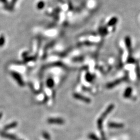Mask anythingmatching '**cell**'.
I'll list each match as a JSON object with an SVG mask.
<instances>
[{
    "instance_id": "6da1fadb",
    "label": "cell",
    "mask_w": 140,
    "mask_h": 140,
    "mask_svg": "<svg viewBox=\"0 0 140 140\" xmlns=\"http://www.w3.org/2000/svg\"><path fill=\"white\" fill-rule=\"evenodd\" d=\"M114 109V105L113 104H110L108 108H107V109H105V111L102 113V114L100 118L98 120V127L100 128H101V127H102V121L103 119L106 117V116L108 115L109 113H110L113 111V109Z\"/></svg>"
},
{
    "instance_id": "7a4b0ae2",
    "label": "cell",
    "mask_w": 140,
    "mask_h": 140,
    "mask_svg": "<svg viewBox=\"0 0 140 140\" xmlns=\"http://www.w3.org/2000/svg\"><path fill=\"white\" fill-rule=\"evenodd\" d=\"M73 97L75 98V99L80 100V101H83V102H84L86 103H90L91 102L90 99H89V98L86 97L84 96H83V95L80 94L75 93L73 94Z\"/></svg>"
},
{
    "instance_id": "3957f363",
    "label": "cell",
    "mask_w": 140,
    "mask_h": 140,
    "mask_svg": "<svg viewBox=\"0 0 140 140\" xmlns=\"http://www.w3.org/2000/svg\"><path fill=\"white\" fill-rule=\"evenodd\" d=\"M11 75L14 77V78L16 80V82L18 83V84L20 86H23L25 85L24 82H23V80L21 78V77L20 76L19 74L16 72H11Z\"/></svg>"
},
{
    "instance_id": "277c9868",
    "label": "cell",
    "mask_w": 140,
    "mask_h": 140,
    "mask_svg": "<svg viewBox=\"0 0 140 140\" xmlns=\"http://www.w3.org/2000/svg\"><path fill=\"white\" fill-rule=\"evenodd\" d=\"M47 121L49 124H62L64 123V121L63 119L61 118H49Z\"/></svg>"
},
{
    "instance_id": "5b68a950",
    "label": "cell",
    "mask_w": 140,
    "mask_h": 140,
    "mask_svg": "<svg viewBox=\"0 0 140 140\" xmlns=\"http://www.w3.org/2000/svg\"><path fill=\"white\" fill-rule=\"evenodd\" d=\"M0 135L3 137V138H7L10 140H18L17 137L14 135H11V134L7 133L4 132H1L0 133Z\"/></svg>"
},
{
    "instance_id": "8992f818",
    "label": "cell",
    "mask_w": 140,
    "mask_h": 140,
    "mask_svg": "<svg viewBox=\"0 0 140 140\" xmlns=\"http://www.w3.org/2000/svg\"><path fill=\"white\" fill-rule=\"evenodd\" d=\"M124 78H120V79H118L117 80H115L114 82L110 83L109 84H108L106 86V87L108 88H112L114 87L115 86H117V85L119 84L120 83H121L122 82L124 81Z\"/></svg>"
},
{
    "instance_id": "52a82bcc",
    "label": "cell",
    "mask_w": 140,
    "mask_h": 140,
    "mask_svg": "<svg viewBox=\"0 0 140 140\" xmlns=\"http://www.w3.org/2000/svg\"><path fill=\"white\" fill-rule=\"evenodd\" d=\"M132 92V88L131 87H127L126 89H125V90L124 92L123 96L124 98H126V99L127 98H129L131 96V95Z\"/></svg>"
},
{
    "instance_id": "ba28073f",
    "label": "cell",
    "mask_w": 140,
    "mask_h": 140,
    "mask_svg": "<svg viewBox=\"0 0 140 140\" xmlns=\"http://www.w3.org/2000/svg\"><path fill=\"white\" fill-rule=\"evenodd\" d=\"M109 126L111 128H123L124 127V124H119V123H110L109 124Z\"/></svg>"
},
{
    "instance_id": "9c48e42d",
    "label": "cell",
    "mask_w": 140,
    "mask_h": 140,
    "mask_svg": "<svg viewBox=\"0 0 140 140\" xmlns=\"http://www.w3.org/2000/svg\"><path fill=\"white\" fill-rule=\"evenodd\" d=\"M17 124H17V123H16V122H14V123H12L10 124H7V126H6L4 128V130H7L8 129H12V128H14L17 126Z\"/></svg>"
},
{
    "instance_id": "30bf717a",
    "label": "cell",
    "mask_w": 140,
    "mask_h": 140,
    "mask_svg": "<svg viewBox=\"0 0 140 140\" xmlns=\"http://www.w3.org/2000/svg\"><path fill=\"white\" fill-rule=\"evenodd\" d=\"M125 43H126V45L127 48L130 50L131 49V39L129 36H126L125 38Z\"/></svg>"
},
{
    "instance_id": "8fae6325",
    "label": "cell",
    "mask_w": 140,
    "mask_h": 140,
    "mask_svg": "<svg viewBox=\"0 0 140 140\" xmlns=\"http://www.w3.org/2000/svg\"><path fill=\"white\" fill-rule=\"evenodd\" d=\"M46 85L50 88H52L55 85V82L53 79L52 78H49L47 80Z\"/></svg>"
},
{
    "instance_id": "7c38bea8",
    "label": "cell",
    "mask_w": 140,
    "mask_h": 140,
    "mask_svg": "<svg viewBox=\"0 0 140 140\" xmlns=\"http://www.w3.org/2000/svg\"><path fill=\"white\" fill-rule=\"evenodd\" d=\"M85 79H86V81H87V82H89V83H91V82H92V81H93V80L94 79V76L92 75L91 74L88 72L87 74H86Z\"/></svg>"
},
{
    "instance_id": "4fadbf2b",
    "label": "cell",
    "mask_w": 140,
    "mask_h": 140,
    "mask_svg": "<svg viewBox=\"0 0 140 140\" xmlns=\"http://www.w3.org/2000/svg\"><path fill=\"white\" fill-rule=\"evenodd\" d=\"M117 18L116 17H114L109 21L108 25L109 26H114L116 24V23H117Z\"/></svg>"
},
{
    "instance_id": "5bb4252c",
    "label": "cell",
    "mask_w": 140,
    "mask_h": 140,
    "mask_svg": "<svg viewBox=\"0 0 140 140\" xmlns=\"http://www.w3.org/2000/svg\"><path fill=\"white\" fill-rule=\"evenodd\" d=\"M5 43V37L3 35H2L0 37V47L3 46V45Z\"/></svg>"
},
{
    "instance_id": "9a60e30c",
    "label": "cell",
    "mask_w": 140,
    "mask_h": 140,
    "mask_svg": "<svg viewBox=\"0 0 140 140\" xmlns=\"http://www.w3.org/2000/svg\"><path fill=\"white\" fill-rule=\"evenodd\" d=\"M44 3L43 2H40L37 4V7L39 9L43 8L44 6Z\"/></svg>"
},
{
    "instance_id": "2e32d148",
    "label": "cell",
    "mask_w": 140,
    "mask_h": 140,
    "mask_svg": "<svg viewBox=\"0 0 140 140\" xmlns=\"http://www.w3.org/2000/svg\"><path fill=\"white\" fill-rule=\"evenodd\" d=\"M43 136L45 137V138H46L47 139H49V136L47 133H43Z\"/></svg>"
},
{
    "instance_id": "e0dca14e",
    "label": "cell",
    "mask_w": 140,
    "mask_h": 140,
    "mask_svg": "<svg viewBox=\"0 0 140 140\" xmlns=\"http://www.w3.org/2000/svg\"></svg>"
}]
</instances>
